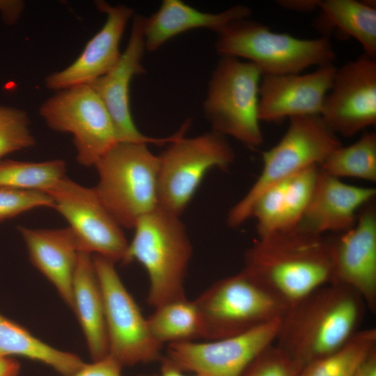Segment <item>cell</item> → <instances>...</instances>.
I'll return each instance as SVG.
<instances>
[{
	"label": "cell",
	"mask_w": 376,
	"mask_h": 376,
	"mask_svg": "<svg viewBox=\"0 0 376 376\" xmlns=\"http://www.w3.org/2000/svg\"><path fill=\"white\" fill-rule=\"evenodd\" d=\"M366 308L362 298L349 288L324 285L289 307L274 344L304 368L357 332Z\"/></svg>",
	"instance_id": "6da1fadb"
},
{
	"label": "cell",
	"mask_w": 376,
	"mask_h": 376,
	"mask_svg": "<svg viewBox=\"0 0 376 376\" xmlns=\"http://www.w3.org/2000/svg\"><path fill=\"white\" fill-rule=\"evenodd\" d=\"M242 269L291 306L331 283L330 238L296 228L258 237Z\"/></svg>",
	"instance_id": "7a4b0ae2"
},
{
	"label": "cell",
	"mask_w": 376,
	"mask_h": 376,
	"mask_svg": "<svg viewBox=\"0 0 376 376\" xmlns=\"http://www.w3.org/2000/svg\"><path fill=\"white\" fill-rule=\"evenodd\" d=\"M134 229L122 263L136 260L145 268L150 283L148 303L156 308L186 297L192 245L180 217L157 207L141 217Z\"/></svg>",
	"instance_id": "3957f363"
},
{
	"label": "cell",
	"mask_w": 376,
	"mask_h": 376,
	"mask_svg": "<svg viewBox=\"0 0 376 376\" xmlns=\"http://www.w3.org/2000/svg\"><path fill=\"white\" fill-rule=\"evenodd\" d=\"M100 201L123 228L158 207L159 157L147 143L118 142L95 164Z\"/></svg>",
	"instance_id": "277c9868"
},
{
	"label": "cell",
	"mask_w": 376,
	"mask_h": 376,
	"mask_svg": "<svg viewBox=\"0 0 376 376\" xmlns=\"http://www.w3.org/2000/svg\"><path fill=\"white\" fill-rule=\"evenodd\" d=\"M215 48L221 56L246 58L263 75L300 73L311 66L334 63L327 36L301 39L276 33L248 18L233 22L218 33Z\"/></svg>",
	"instance_id": "5b68a950"
},
{
	"label": "cell",
	"mask_w": 376,
	"mask_h": 376,
	"mask_svg": "<svg viewBox=\"0 0 376 376\" xmlns=\"http://www.w3.org/2000/svg\"><path fill=\"white\" fill-rule=\"evenodd\" d=\"M203 324V338L237 336L281 320L288 304L244 269L221 279L195 300Z\"/></svg>",
	"instance_id": "8992f818"
},
{
	"label": "cell",
	"mask_w": 376,
	"mask_h": 376,
	"mask_svg": "<svg viewBox=\"0 0 376 376\" xmlns=\"http://www.w3.org/2000/svg\"><path fill=\"white\" fill-rule=\"evenodd\" d=\"M342 143L320 115L290 118L281 140L263 152L260 174L244 196L229 211L226 222L236 228L251 217L258 198L274 185L311 166H319Z\"/></svg>",
	"instance_id": "52a82bcc"
},
{
	"label": "cell",
	"mask_w": 376,
	"mask_h": 376,
	"mask_svg": "<svg viewBox=\"0 0 376 376\" xmlns=\"http://www.w3.org/2000/svg\"><path fill=\"white\" fill-rule=\"evenodd\" d=\"M262 75L251 62L221 57L210 77L203 104L212 131L233 137L249 148L263 143L258 116Z\"/></svg>",
	"instance_id": "ba28073f"
},
{
	"label": "cell",
	"mask_w": 376,
	"mask_h": 376,
	"mask_svg": "<svg viewBox=\"0 0 376 376\" xmlns=\"http://www.w3.org/2000/svg\"><path fill=\"white\" fill-rule=\"evenodd\" d=\"M187 121L159 155L158 207L180 217L211 169L226 170L235 152L226 137L210 131L186 138Z\"/></svg>",
	"instance_id": "9c48e42d"
},
{
	"label": "cell",
	"mask_w": 376,
	"mask_h": 376,
	"mask_svg": "<svg viewBox=\"0 0 376 376\" xmlns=\"http://www.w3.org/2000/svg\"><path fill=\"white\" fill-rule=\"evenodd\" d=\"M93 261L103 299L108 354L123 367L160 361L163 345L152 335L115 263L98 255H93Z\"/></svg>",
	"instance_id": "30bf717a"
},
{
	"label": "cell",
	"mask_w": 376,
	"mask_h": 376,
	"mask_svg": "<svg viewBox=\"0 0 376 376\" xmlns=\"http://www.w3.org/2000/svg\"><path fill=\"white\" fill-rule=\"evenodd\" d=\"M39 113L51 129L72 134L82 166H94L118 142L111 116L90 85L58 91L41 104Z\"/></svg>",
	"instance_id": "8fae6325"
},
{
	"label": "cell",
	"mask_w": 376,
	"mask_h": 376,
	"mask_svg": "<svg viewBox=\"0 0 376 376\" xmlns=\"http://www.w3.org/2000/svg\"><path fill=\"white\" fill-rule=\"evenodd\" d=\"M43 192L68 222L80 252L123 263L129 243L94 187L82 186L65 176Z\"/></svg>",
	"instance_id": "7c38bea8"
},
{
	"label": "cell",
	"mask_w": 376,
	"mask_h": 376,
	"mask_svg": "<svg viewBox=\"0 0 376 376\" xmlns=\"http://www.w3.org/2000/svg\"><path fill=\"white\" fill-rule=\"evenodd\" d=\"M281 320L229 338L170 343L162 357L180 370L198 376H242L250 363L274 343Z\"/></svg>",
	"instance_id": "4fadbf2b"
},
{
	"label": "cell",
	"mask_w": 376,
	"mask_h": 376,
	"mask_svg": "<svg viewBox=\"0 0 376 376\" xmlns=\"http://www.w3.org/2000/svg\"><path fill=\"white\" fill-rule=\"evenodd\" d=\"M320 116L333 132L345 137L375 125V58L363 54L336 68Z\"/></svg>",
	"instance_id": "5bb4252c"
},
{
	"label": "cell",
	"mask_w": 376,
	"mask_h": 376,
	"mask_svg": "<svg viewBox=\"0 0 376 376\" xmlns=\"http://www.w3.org/2000/svg\"><path fill=\"white\" fill-rule=\"evenodd\" d=\"M332 253L331 283L349 288L376 308V205L375 199L359 210L350 229L329 237Z\"/></svg>",
	"instance_id": "9a60e30c"
},
{
	"label": "cell",
	"mask_w": 376,
	"mask_h": 376,
	"mask_svg": "<svg viewBox=\"0 0 376 376\" xmlns=\"http://www.w3.org/2000/svg\"><path fill=\"white\" fill-rule=\"evenodd\" d=\"M144 16L134 14L132 27L125 50L114 67L90 86L100 97L112 120L118 142L164 144L173 139L152 138L143 134L136 127L130 107V86L133 77L146 71L142 58L146 48L143 33Z\"/></svg>",
	"instance_id": "2e32d148"
},
{
	"label": "cell",
	"mask_w": 376,
	"mask_h": 376,
	"mask_svg": "<svg viewBox=\"0 0 376 376\" xmlns=\"http://www.w3.org/2000/svg\"><path fill=\"white\" fill-rule=\"evenodd\" d=\"M336 68L334 63L306 74L263 75L259 86L260 121L320 115Z\"/></svg>",
	"instance_id": "e0dca14e"
},
{
	"label": "cell",
	"mask_w": 376,
	"mask_h": 376,
	"mask_svg": "<svg viewBox=\"0 0 376 376\" xmlns=\"http://www.w3.org/2000/svg\"><path fill=\"white\" fill-rule=\"evenodd\" d=\"M97 8L106 15L102 29L87 42L79 56L65 69L45 79L46 86L59 91L80 85H90L109 72L121 52L120 42L134 10L125 5L111 6L95 1Z\"/></svg>",
	"instance_id": "ac0fdd59"
},
{
	"label": "cell",
	"mask_w": 376,
	"mask_h": 376,
	"mask_svg": "<svg viewBox=\"0 0 376 376\" xmlns=\"http://www.w3.org/2000/svg\"><path fill=\"white\" fill-rule=\"evenodd\" d=\"M375 196V188L345 183L320 169L310 201L296 229L320 235L345 232L354 226L359 210Z\"/></svg>",
	"instance_id": "d6986e66"
},
{
	"label": "cell",
	"mask_w": 376,
	"mask_h": 376,
	"mask_svg": "<svg viewBox=\"0 0 376 376\" xmlns=\"http://www.w3.org/2000/svg\"><path fill=\"white\" fill-rule=\"evenodd\" d=\"M18 230L26 244L31 263L73 311V279L80 251L71 229L19 226Z\"/></svg>",
	"instance_id": "ffe728a7"
},
{
	"label": "cell",
	"mask_w": 376,
	"mask_h": 376,
	"mask_svg": "<svg viewBox=\"0 0 376 376\" xmlns=\"http://www.w3.org/2000/svg\"><path fill=\"white\" fill-rule=\"evenodd\" d=\"M319 166H311L265 190L256 201L251 217L258 237L292 230L301 220L312 196Z\"/></svg>",
	"instance_id": "44dd1931"
},
{
	"label": "cell",
	"mask_w": 376,
	"mask_h": 376,
	"mask_svg": "<svg viewBox=\"0 0 376 376\" xmlns=\"http://www.w3.org/2000/svg\"><path fill=\"white\" fill-rule=\"evenodd\" d=\"M251 9L235 5L217 13L201 12L180 0H164L159 9L144 17L146 50L153 52L175 36L195 29L220 33L230 23L249 18Z\"/></svg>",
	"instance_id": "7402d4cb"
},
{
	"label": "cell",
	"mask_w": 376,
	"mask_h": 376,
	"mask_svg": "<svg viewBox=\"0 0 376 376\" xmlns=\"http://www.w3.org/2000/svg\"><path fill=\"white\" fill-rule=\"evenodd\" d=\"M73 312L84 334L93 361L109 354L104 304L93 255L81 251L73 279Z\"/></svg>",
	"instance_id": "603a6c76"
},
{
	"label": "cell",
	"mask_w": 376,
	"mask_h": 376,
	"mask_svg": "<svg viewBox=\"0 0 376 376\" xmlns=\"http://www.w3.org/2000/svg\"><path fill=\"white\" fill-rule=\"evenodd\" d=\"M13 356L45 363L62 376H71L86 364L79 356L52 347L0 313V357Z\"/></svg>",
	"instance_id": "cb8c5ba5"
},
{
	"label": "cell",
	"mask_w": 376,
	"mask_h": 376,
	"mask_svg": "<svg viewBox=\"0 0 376 376\" xmlns=\"http://www.w3.org/2000/svg\"><path fill=\"white\" fill-rule=\"evenodd\" d=\"M375 1L320 0L321 15L317 25L321 29H337L355 38L365 54L376 58Z\"/></svg>",
	"instance_id": "d4e9b609"
},
{
	"label": "cell",
	"mask_w": 376,
	"mask_h": 376,
	"mask_svg": "<svg viewBox=\"0 0 376 376\" xmlns=\"http://www.w3.org/2000/svg\"><path fill=\"white\" fill-rule=\"evenodd\" d=\"M155 308L147 320L152 335L162 345L203 338L202 318L194 300L185 297Z\"/></svg>",
	"instance_id": "484cf974"
},
{
	"label": "cell",
	"mask_w": 376,
	"mask_h": 376,
	"mask_svg": "<svg viewBox=\"0 0 376 376\" xmlns=\"http://www.w3.org/2000/svg\"><path fill=\"white\" fill-rule=\"evenodd\" d=\"M375 350L376 329L359 330L340 347L304 366L299 376H355Z\"/></svg>",
	"instance_id": "4316f807"
},
{
	"label": "cell",
	"mask_w": 376,
	"mask_h": 376,
	"mask_svg": "<svg viewBox=\"0 0 376 376\" xmlns=\"http://www.w3.org/2000/svg\"><path fill=\"white\" fill-rule=\"evenodd\" d=\"M319 168L340 179L354 178L375 182V132H366L354 143L338 147L319 165Z\"/></svg>",
	"instance_id": "83f0119b"
},
{
	"label": "cell",
	"mask_w": 376,
	"mask_h": 376,
	"mask_svg": "<svg viewBox=\"0 0 376 376\" xmlns=\"http://www.w3.org/2000/svg\"><path fill=\"white\" fill-rule=\"evenodd\" d=\"M66 163L0 159V187L44 191L65 176Z\"/></svg>",
	"instance_id": "f1b7e54d"
},
{
	"label": "cell",
	"mask_w": 376,
	"mask_h": 376,
	"mask_svg": "<svg viewBox=\"0 0 376 376\" xmlns=\"http://www.w3.org/2000/svg\"><path fill=\"white\" fill-rule=\"evenodd\" d=\"M27 113L18 108L0 105V159L36 143Z\"/></svg>",
	"instance_id": "f546056e"
},
{
	"label": "cell",
	"mask_w": 376,
	"mask_h": 376,
	"mask_svg": "<svg viewBox=\"0 0 376 376\" xmlns=\"http://www.w3.org/2000/svg\"><path fill=\"white\" fill-rule=\"evenodd\" d=\"M303 368L274 343L265 349L242 376H299Z\"/></svg>",
	"instance_id": "4dcf8cb0"
},
{
	"label": "cell",
	"mask_w": 376,
	"mask_h": 376,
	"mask_svg": "<svg viewBox=\"0 0 376 376\" xmlns=\"http://www.w3.org/2000/svg\"><path fill=\"white\" fill-rule=\"evenodd\" d=\"M40 207H54L50 196L43 191L0 187V221Z\"/></svg>",
	"instance_id": "1f68e13d"
},
{
	"label": "cell",
	"mask_w": 376,
	"mask_h": 376,
	"mask_svg": "<svg viewBox=\"0 0 376 376\" xmlns=\"http://www.w3.org/2000/svg\"><path fill=\"white\" fill-rule=\"evenodd\" d=\"M123 366L110 355L86 363L79 370L71 376H123Z\"/></svg>",
	"instance_id": "d6a6232c"
},
{
	"label": "cell",
	"mask_w": 376,
	"mask_h": 376,
	"mask_svg": "<svg viewBox=\"0 0 376 376\" xmlns=\"http://www.w3.org/2000/svg\"><path fill=\"white\" fill-rule=\"evenodd\" d=\"M24 6L21 1H0V11L3 20L9 24L19 17Z\"/></svg>",
	"instance_id": "836d02e7"
},
{
	"label": "cell",
	"mask_w": 376,
	"mask_h": 376,
	"mask_svg": "<svg viewBox=\"0 0 376 376\" xmlns=\"http://www.w3.org/2000/svg\"><path fill=\"white\" fill-rule=\"evenodd\" d=\"M320 0H279L276 3L284 9L306 13L319 8Z\"/></svg>",
	"instance_id": "e575fe53"
},
{
	"label": "cell",
	"mask_w": 376,
	"mask_h": 376,
	"mask_svg": "<svg viewBox=\"0 0 376 376\" xmlns=\"http://www.w3.org/2000/svg\"><path fill=\"white\" fill-rule=\"evenodd\" d=\"M20 363L13 357H0V376H18Z\"/></svg>",
	"instance_id": "d590c367"
},
{
	"label": "cell",
	"mask_w": 376,
	"mask_h": 376,
	"mask_svg": "<svg viewBox=\"0 0 376 376\" xmlns=\"http://www.w3.org/2000/svg\"><path fill=\"white\" fill-rule=\"evenodd\" d=\"M355 376H376V350L362 362Z\"/></svg>",
	"instance_id": "8d00e7d4"
},
{
	"label": "cell",
	"mask_w": 376,
	"mask_h": 376,
	"mask_svg": "<svg viewBox=\"0 0 376 376\" xmlns=\"http://www.w3.org/2000/svg\"><path fill=\"white\" fill-rule=\"evenodd\" d=\"M160 361L162 362L161 373L159 375H155L152 376H185L182 371L176 368L168 361H166L163 357H162ZM141 376H149V375H141Z\"/></svg>",
	"instance_id": "74e56055"
}]
</instances>
